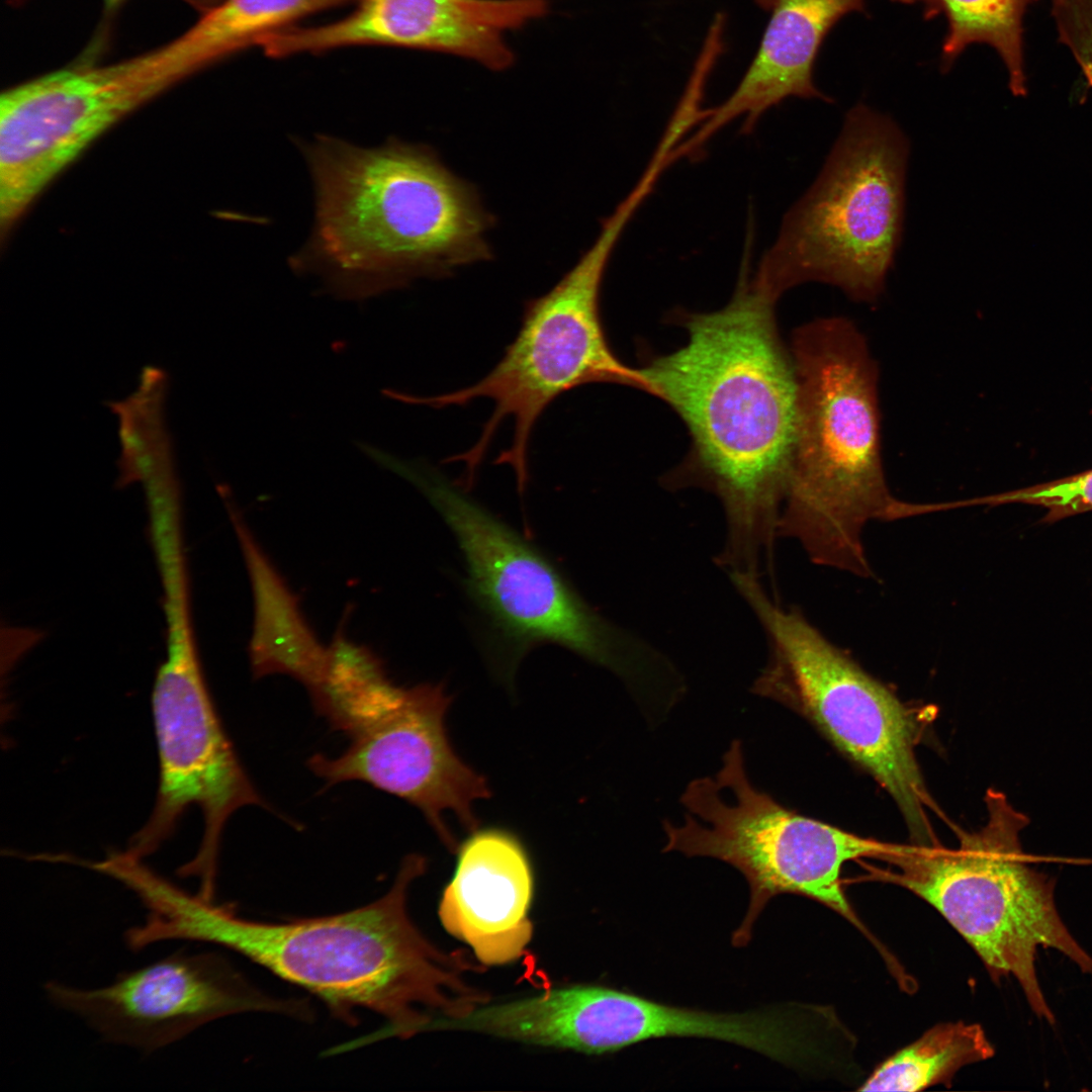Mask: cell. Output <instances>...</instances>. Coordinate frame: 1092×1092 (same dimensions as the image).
<instances>
[{
	"label": "cell",
	"instance_id": "obj_1",
	"mask_svg": "<svg viewBox=\"0 0 1092 1092\" xmlns=\"http://www.w3.org/2000/svg\"><path fill=\"white\" fill-rule=\"evenodd\" d=\"M776 303L749 278L745 249L729 303L681 314L686 345L639 368L646 391L669 404L692 437L691 454L668 485L702 486L717 496L725 520L717 564L758 577L774 567L797 427L795 368Z\"/></svg>",
	"mask_w": 1092,
	"mask_h": 1092
},
{
	"label": "cell",
	"instance_id": "obj_2",
	"mask_svg": "<svg viewBox=\"0 0 1092 1092\" xmlns=\"http://www.w3.org/2000/svg\"><path fill=\"white\" fill-rule=\"evenodd\" d=\"M425 869L423 856L408 855L376 901L286 923L247 920L229 904L176 887L159 905L157 928L165 940L235 950L313 993L344 1019L363 1008L383 1017L390 1035L407 1037L437 1019L463 1015L478 992L465 978L478 967L460 950H440L410 917L408 888Z\"/></svg>",
	"mask_w": 1092,
	"mask_h": 1092
},
{
	"label": "cell",
	"instance_id": "obj_3",
	"mask_svg": "<svg viewBox=\"0 0 1092 1092\" xmlns=\"http://www.w3.org/2000/svg\"><path fill=\"white\" fill-rule=\"evenodd\" d=\"M303 154L315 219L297 262L339 295L366 297L492 258L494 217L431 148L390 139L364 149L323 135Z\"/></svg>",
	"mask_w": 1092,
	"mask_h": 1092
},
{
	"label": "cell",
	"instance_id": "obj_4",
	"mask_svg": "<svg viewBox=\"0 0 1092 1092\" xmlns=\"http://www.w3.org/2000/svg\"><path fill=\"white\" fill-rule=\"evenodd\" d=\"M791 356L797 427L779 535L799 542L818 565L870 577L862 530L894 520L899 503L883 468L877 363L864 336L841 316L796 330Z\"/></svg>",
	"mask_w": 1092,
	"mask_h": 1092
},
{
	"label": "cell",
	"instance_id": "obj_5",
	"mask_svg": "<svg viewBox=\"0 0 1092 1092\" xmlns=\"http://www.w3.org/2000/svg\"><path fill=\"white\" fill-rule=\"evenodd\" d=\"M988 821L962 834L956 849L935 845H892L876 858L889 864L880 874L911 891L965 938L994 982L1012 976L1033 1013L1056 1021L1040 988L1035 954L1054 948L1082 973L1092 957L1072 935L1055 902V881L1029 866L1020 833L1029 817L996 790L986 794Z\"/></svg>",
	"mask_w": 1092,
	"mask_h": 1092
},
{
	"label": "cell",
	"instance_id": "obj_6",
	"mask_svg": "<svg viewBox=\"0 0 1092 1092\" xmlns=\"http://www.w3.org/2000/svg\"><path fill=\"white\" fill-rule=\"evenodd\" d=\"M343 624L307 691L349 746L338 757L314 754L308 767L326 785L364 782L408 802L450 846L456 839L444 817L453 814L474 829L473 804L490 796L485 779L458 756L447 735L451 697L442 685H394L369 648L347 639Z\"/></svg>",
	"mask_w": 1092,
	"mask_h": 1092
},
{
	"label": "cell",
	"instance_id": "obj_7",
	"mask_svg": "<svg viewBox=\"0 0 1092 1092\" xmlns=\"http://www.w3.org/2000/svg\"><path fill=\"white\" fill-rule=\"evenodd\" d=\"M413 482L453 533L469 597L509 676L533 647L551 643L605 667L636 690L673 685L678 674L651 643L595 611L533 544L453 485L421 470Z\"/></svg>",
	"mask_w": 1092,
	"mask_h": 1092
},
{
	"label": "cell",
	"instance_id": "obj_8",
	"mask_svg": "<svg viewBox=\"0 0 1092 1092\" xmlns=\"http://www.w3.org/2000/svg\"><path fill=\"white\" fill-rule=\"evenodd\" d=\"M908 156L891 117L851 108L820 174L760 260L755 287L778 301L798 284L821 282L856 301L877 300L902 235Z\"/></svg>",
	"mask_w": 1092,
	"mask_h": 1092
},
{
	"label": "cell",
	"instance_id": "obj_9",
	"mask_svg": "<svg viewBox=\"0 0 1092 1092\" xmlns=\"http://www.w3.org/2000/svg\"><path fill=\"white\" fill-rule=\"evenodd\" d=\"M637 202L626 197L604 219L594 244L543 295L527 301L520 330L496 365L477 382L434 396L398 392L397 400L435 408L465 405L478 398L493 410L477 442L451 458L463 462L460 484L469 489L499 426L514 423L511 446L497 457L515 472L523 494L529 479L528 455L533 429L546 407L562 393L587 383H616L646 391L639 372L612 351L602 323L600 295L612 252Z\"/></svg>",
	"mask_w": 1092,
	"mask_h": 1092
},
{
	"label": "cell",
	"instance_id": "obj_10",
	"mask_svg": "<svg viewBox=\"0 0 1092 1092\" xmlns=\"http://www.w3.org/2000/svg\"><path fill=\"white\" fill-rule=\"evenodd\" d=\"M729 577L767 643L766 662L751 692L811 721L892 796L918 844H934L927 818L931 799L915 755L922 728L914 711L800 610L781 606L760 578Z\"/></svg>",
	"mask_w": 1092,
	"mask_h": 1092
},
{
	"label": "cell",
	"instance_id": "obj_11",
	"mask_svg": "<svg viewBox=\"0 0 1092 1092\" xmlns=\"http://www.w3.org/2000/svg\"><path fill=\"white\" fill-rule=\"evenodd\" d=\"M680 803L687 810L684 822H663V851L719 859L738 870L749 886L748 908L732 935L734 945L749 941L757 917L781 894L815 900L864 931L843 893L841 870L848 860L877 857L889 844L780 804L749 780L737 739L714 776L687 785Z\"/></svg>",
	"mask_w": 1092,
	"mask_h": 1092
},
{
	"label": "cell",
	"instance_id": "obj_12",
	"mask_svg": "<svg viewBox=\"0 0 1092 1092\" xmlns=\"http://www.w3.org/2000/svg\"><path fill=\"white\" fill-rule=\"evenodd\" d=\"M174 82L149 53L70 67L0 96V228L4 236L97 139Z\"/></svg>",
	"mask_w": 1092,
	"mask_h": 1092
},
{
	"label": "cell",
	"instance_id": "obj_13",
	"mask_svg": "<svg viewBox=\"0 0 1092 1092\" xmlns=\"http://www.w3.org/2000/svg\"><path fill=\"white\" fill-rule=\"evenodd\" d=\"M152 712L160 781L153 812L125 849L143 859L175 831L190 805L202 812L204 830L195 856L178 876L197 877L199 893L214 892L222 829L238 809L268 805L256 791L223 731L198 653L166 654L153 688Z\"/></svg>",
	"mask_w": 1092,
	"mask_h": 1092
},
{
	"label": "cell",
	"instance_id": "obj_14",
	"mask_svg": "<svg viewBox=\"0 0 1092 1092\" xmlns=\"http://www.w3.org/2000/svg\"><path fill=\"white\" fill-rule=\"evenodd\" d=\"M49 1000L83 1019L101 1038L155 1052L219 1017L252 1009L284 1010L251 995L223 960L177 950L97 989L44 985Z\"/></svg>",
	"mask_w": 1092,
	"mask_h": 1092
},
{
	"label": "cell",
	"instance_id": "obj_15",
	"mask_svg": "<svg viewBox=\"0 0 1092 1092\" xmlns=\"http://www.w3.org/2000/svg\"><path fill=\"white\" fill-rule=\"evenodd\" d=\"M347 16L331 23L275 32L259 43L283 58L360 44L450 53L502 70L513 54L504 32L544 15L546 0H354Z\"/></svg>",
	"mask_w": 1092,
	"mask_h": 1092
},
{
	"label": "cell",
	"instance_id": "obj_16",
	"mask_svg": "<svg viewBox=\"0 0 1092 1092\" xmlns=\"http://www.w3.org/2000/svg\"><path fill=\"white\" fill-rule=\"evenodd\" d=\"M456 852L438 908L443 927L485 966L518 960L533 935L534 876L523 843L504 828H476Z\"/></svg>",
	"mask_w": 1092,
	"mask_h": 1092
},
{
	"label": "cell",
	"instance_id": "obj_17",
	"mask_svg": "<svg viewBox=\"0 0 1092 1092\" xmlns=\"http://www.w3.org/2000/svg\"><path fill=\"white\" fill-rule=\"evenodd\" d=\"M769 12L758 51L734 92L707 109L696 133L679 145L681 157L703 145L734 118L745 116L750 132L760 116L789 97L831 101L813 83V67L830 29L844 15L866 10V0H755Z\"/></svg>",
	"mask_w": 1092,
	"mask_h": 1092
},
{
	"label": "cell",
	"instance_id": "obj_18",
	"mask_svg": "<svg viewBox=\"0 0 1092 1092\" xmlns=\"http://www.w3.org/2000/svg\"><path fill=\"white\" fill-rule=\"evenodd\" d=\"M218 492L236 532L250 578L254 620L249 642L253 678L286 674L306 689L325 665L324 646L305 620L298 598L267 556L224 485Z\"/></svg>",
	"mask_w": 1092,
	"mask_h": 1092
},
{
	"label": "cell",
	"instance_id": "obj_19",
	"mask_svg": "<svg viewBox=\"0 0 1092 1092\" xmlns=\"http://www.w3.org/2000/svg\"><path fill=\"white\" fill-rule=\"evenodd\" d=\"M353 0H218L176 39L152 51L178 83L206 66L317 12Z\"/></svg>",
	"mask_w": 1092,
	"mask_h": 1092
},
{
	"label": "cell",
	"instance_id": "obj_20",
	"mask_svg": "<svg viewBox=\"0 0 1092 1092\" xmlns=\"http://www.w3.org/2000/svg\"><path fill=\"white\" fill-rule=\"evenodd\" d=\"M995 1050L978 1023H939L881 1063L859 1091H921L950 1087L963 1067L992 1058Z\"/></svg>",
	"mask_w": 1092,
	"mask_h": 1092
},
{
	"label": "cell",
	"instance_id": "obj_21",
	"mask_svg": "<svg viewBox=\"0 0 1092 1092\" xmlns=\"http://www.w3.org/2000/svg\"><path fill=\"white\" fill-rule=\"evenodd\" d=\"M168 372L156 365L142 368L135 389L122 399L107 400L117 418L120 445L117 488L140 482L158 467L176 461L173 436L166 420Z\"/></svg>",
	"mask_w": 1092,
	"mask_h": 1092
},
{
	"label": "cell",
	"instance_id": "obj_22",
	"mask_svg": "<svg viewBox=\"0 0 1092 1092\" xmlns=\"http://www.w3.org/2000/svg\"><path fill=\"white\" fill-rule=\"evenodd\" d=\"M947 20L942 44V67L947 70L973 43L996 51L1008 75L1014 96L1027 95L1023 54V17L1030 0H936Z\"/></svg>",
	"mask_w": 1092,
	"mask_h": 1092
},
{
	"label": "cell",
	"instance_id": "obj_23",
	"mask_svg": "<svg viewBox=\"0 0 1092 1092\" xmlns=\"http://www.w3.org/2000/svg\"><path fill=\"white\" fill-rule=\"evenodd\" d=\"M1024 504L1041 507L1046 514L1041 523L1053 524L1065 518L1092 511V468L1059 479L1005 492L956 502V508Z\"/></svg>",
	"mask_w": 1092,
	"mask_h": 1092
},
{
	"label": "cell",
	"instance_id": "obj_24",
	"mask_svg": "<svg viewBox=\"0 0 1092 1092\" xmlns=\"http://www.w3.org/2000/svg\"><path fill=\"white\" fill-rule=\"evenodd\" d=\"M904 4H923L924 16L926 18H933L939 14L936 0H892Z\"/></svg>",
	"mask_w": 1092,
	"mask_h": 1092
},
{
	"label": "cell",
	"instance_id": "obj_25",
	"mask_svg": "<svg viewBox=\"0 0 1092 1092\" xmlns=\"http://www.w3.org/2000/svg\"><path fill=\"white\" fill-rule=\"evenodd\" d=\"M122 0H105L108 9L116 7Z\"/></svg>",
	"mask_w": 1092,
	"mask_h": 1092
},
{
	"label": "cell",
	"instance_id": "obj_26",
	"mask_svg": "<svg viewBox=\"0 0 1092 1092\" xmlns=\"http://www.w3.org/2000/svg\"><path fill=\"white\" fill-rule=\"evenodd\" d=\"M191 643H196V642H190V643H179V644H171V645H166V646H173V645H183V644H191Z\"/></svg>",
	"mask_w": 1092,
	"mask_h": 1092
}]
</instances>
